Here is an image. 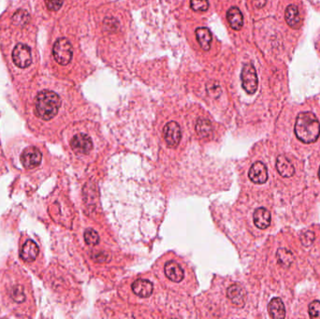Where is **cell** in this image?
I'll return each mask as SVG.
<instances>
[{
	"label": "cell",
	"instance_id": "cell-22",
	"mask_svg": "<svg viewBox=\"0 0 320 319\" xmlns=\"http://www.w3.org/2000/svg\"><path fill=\"white\" fill-rule=\"evenodd\" d=\"M29 20V14L27 10H17L13 16H12V22L16 26H24Z\"/></svg>",
	"mask_w": 320,
	"mask_h": 319
},
{
	"label": "cell",
	"instance_id": "cell-19",
	"mask_svg": "<svg viewBox=\"0 0 320 319\" xmlns=\"http://www.w3.org/2000/svg\"><path fill=\"white\" fill-rule=\"evenodd\" d=\"M196 36L200 47L204 51L210 50L211 43L213 40V36L210 30L207 27H199L196 29Z\"/></svg>",
	"mask_w": 320,
	"mask_h": 319
},
{
	"label": "cell",
	"instance_id": "cell-27",
	"mask_svg": "<svg viewBox=\"0 0 320 319\" xmlns=\"http://www.w3.org/2000/svg\"><path fill=\"white\" fill-rule=\"evenodd\" d=\"M309 316L311 319H320V301L314 300L309 305Z\"/></svg>",
	"mask_w": 320,
	"mask_h": 319
},
{
	"label": "cell",
	"instance_id": "cell-12",
	"mask_svg": "<svg viewBox=\"0 0 320 319\" xmlns=\"http://www.w3.org/2000/svg\"><path fill=\"white\" fill-rule=\"evenodd\" d=\"M164 270H165L166 276L169 279L171 280L172 282L179 283L184 279V276H185L184 269L181 267L179 263H177L173 260H170L165 265Z\"/></svg>",
	"mask_w": 320,
	"mask_h": 319
},
{
	"label": "cell",
	"instance_id": "cell-16",
	"mask_svg": "<svg viewBox=\"0 0 320 319\" xmlns=\"http://www.w3.org/2000/svg\"><path fill=\"white\" fill-rule=\"evenodd\" d=\"M285 18L288 25L293 29H299L301 25V19H300V13L297 6L295 5H290L286 12H285Z\"/></svg>",
	"mask_w": 320,
	"mask_h": 319
},
{
	"label": "cell",
	"instance_id": "cell-32",
	"mask_svg": "<svg viewBox=\"0 0 320 319\" xmlns=\"http://www.w3.org/2000/svg\"><path fill=\"white\" fill-rule=\"evenodd\" d=\"M319 177H320V170H319Z\"/></svg>",
	"mask_w": 320,
	"mask_h": 319
},
{
	"label": "cell",
	"instance_id": "cell-7",
	"mask_svg": "<svg viewBox=\"0 0 320 319\" xmlns=\"http://www.w3.org/2000/svg\"><path fill=\"white\" fill-rule=\"evenodd\" d=\"M163 136L170 147H177L182 139V131L178 123L169 122L163 129Z\"/></svg>",
	"mask_w": 320,
	"mask_h": 319
},
{
	"label": "cell",
	"instance_id": "cell-1",
	"mask_svg": "<svg viewBox=\"0 0 320 319\" xmlns=\"http://www.w3.org/2000/svg\"><path fill=\"white\" fill-rule=\"evenodd\" d=\"M296 137L303 143H313L320 136V121L311 111L300 112L295 124Z\"/></svg>",
	"mask_w": 320,
	"mask_h": 319
},
{
	"label": "cell",
	"instance_id": "cell-25",
	"mask_svg": "<svg viewBox=\"0 0 320 319\" xmlns=\"http://www.w3.org/2000/svg\"><path fill=\"white\" fill-rule=\"evenodd\" d=\"M191 9L195 11H206L209 8L208 0H191Z\"/></svg>",
	"mask_w": 320,
	"mask_h": 319
},
{
	"label": "cell",
	"instance_id": "cell-24",
	"mask_svg": "<svg viewBox=\"0 0 320 319\" xmlns=\"http://www.w3.org/2000/svg\"><path fill=\"white\" fill-rule=\"evenodd\" d=\"M11 298L16 301V302H24L25 299H26V295H25V291H24V289L21 287V286H16L14 287L12 290H11Z\"/></svg>",
	"mask_w": 320,
	"mask_h": 319
},
{
	"label": "cell",
	"instance_id": "cell-31",
	"mask_svg": "<svg viewBox=\"0 0 320 319\" xmlns=\"http://www.w3.org/2000/svg\"><path fill=\"white\" fill-rule=\"evenodd\" d=\"M266 3H267V0H253V5L258 9L264 7Z\"/></svg>",
	"mask_w": 320,
	"mask_h": 319
},
{
	"label": "cell",
	"instance_id": "cell-13",
	"mask_svg": "<svg viewBox=\"0 0 320 319\" xmlns=\"http://www.w3.org/2000/svg\"><path fill=\"white\" fill-rule=\"evenodd\" d=\"M153 284L149 280L138 279L132 284L133 292L140 298H148L153 293Z\"/></svg>",
	"mask_w": 320,
	"mask_h": 319
},
{
	"label": "cell",
	"instance_id": "cell-10",
	"mask_svg": "<svg viewBox=\"0 0 320 319\" xmlns=\"http://www.w3.org/2000/svg\"><path fill=\"white\" fill-rule=\"evenodd\" d=\"M227 296L230 301L238 307H242L246 300V292L239 285L230 286L227 290Z\"/></svg>",
	"mask_w": 320,
	"mask_h": 319
},
{
	"label": "cell",
	"instance_id": "cell-29",
	"mask_svg": "<svg viewBox=\"0 0 320 319\" xmlns=\"http://www.w3.org/2000/svg\"><path fill=\"white\" fill-rule=\"evenodd\" d=\"M65 0H45L46 6L48 10L52 11H56L59 10Z\"/></svg>",
	"mask_w": 320,
	"mask_h": 319
},
{
	"label": "cell",
	"instance_id": "cell-30",
	"mask_svg": "<svg viewBox=\"0 0 320 319\" xmlns=\"http://www.w3.org/2000/svg\"><path fill=\"white\" fill-rule=\"evenodd\" d=\"M108 255H107V253L106 252H97V253H95V254H93L92 255V259L93 260H95V261H97V262H100V263H102V262H106V261H108Z\"/></svg>",
	"mask_w": 320,
	"mask_h": 319
},
{
	"label": "cell",
	"instance_id": "cell-28",
	"mask_svg": "<svg viewBox=\"0 0 320 319\" xmlns=\"http://www.w3.org/2000/svg\"><path fill=\"white\" fill-rule=\"evenodd\" d=\"M300 240L304 246H310L315 240V233L312 231H305L300 235Z\"/></svg>",
	"mask_w": 320,
	"mask_h": 319
},
{
	"label": "cell",
	"instance_id": "cell-20",
	"mask_svg": "<svg viewBox=\"0 0 320 319\" xmlns=\"http://www.w3.org/2000/svg\"><path fill=\"white\" fill-rule=\"evenodd\" d=\"M196 131L201 139H208L213 133L212 123L205 118L198 119L196 124Z\"/></svg>",
	"mask_w": 320,
	"mask_h": 319
},
{
	"label": "cell",
	"instance_id": "cell-8",
	"mask_svg": "<svg viewBox=\"0 0 320 319\" xmlns=\"http://www.w3.org/2000/svg\"><path fill=\"white\" fill-rule=\"evenodd\" d=\"M70 145L76 154L80 155H86L93 149V142L90 137L83 133L75 135L70 141Z\"/></svg>",
	"mask_w": 320,
	"mask_h": 319
},
{
	"label": "cell",
	"instance_id": "cell-6",
	"mask_svg": "<svg viewBox=\"0 0 320 319\" xmlns=\"http://www.w3.org/2000/svg\"><path fill=\"white\" fill-rule=\"evenodd\" d=\"M42 160V154L37 147L30 146L23 151L21 156V162L27 170H33L39 167Z\"/></svg>",
	"mask_w": 320,
	"mask_h": 319
},
{
	"label": "cell",
	"instance_id": "cell-4",
	"mask_svg": "<svg viewBox=\"0 0 320 319\" xmlns=\"http://www.w3.org/2000/svg\"><path fill=\"white\" fill-rule=\"evenodd\" d=\"M242 88L248 94H254L259 86V79L257 71L252 64H245L240 73Z\"/></svg>",
	"mask_w": 320,
	"mask_h": 319
},
{
	"label": "cell",
	"instance_id": "cell-26",
	"mask_svg": "<svg viewBox=\"0 0 320 319\" xmlns=\"http://www.w3.org/2000/svg\"><path fill=\"white\" fill-rule=\"evenodd\" d=\"M207 92L212 98H218L221 95V87L217 81H209L207 83Z\"/></svg>",
	"mask_w": 320,
	"mask_h": 319
},
{
	"label": "cell",
	"instance_id": "cell-11",
	"mask_svg": "<svg viewBox=\"0 0 320 319\" xmlns=\"http://www.w3.org/2000/svg\"><path fill=\"white\" fill-rule=\"evenodd\" d=\"M39 252L38 244L33 239H27L21 249V259L26 262H33L37 259Z\"/></svg>",
	"mask_w": 320,
	"mask_h": 319
},
{
	"label": "cell",
	"instance_id": "cell-21",
	"mask_svg": "<svg viewBox=\"0 0 320 319\" xmlns=\"http://www.w3.org/2000/svg\"><path fill=\"white\" fill-rule=\"evenodd\" d=\"M277 261L283 268H289L294 261V256L292 252L286 248H279L276 253Z\"/></svg>",
	"mask_w": 320,
	"mask_h": 319
},
{
	"label": "cell",
	"instance_id": "cell-3",
	"mask_svg": "<svg viewBox=\"0 0 320 319\" xmlns=\"http://www.w3.org/2000/svg\"><path fill=\"white\" fill-rule=\"evenodd\" d=\"M53 54L55 61L62 66L70 64L73 55V49L70 40L66 38L56 40L53 48Z\"/></svg>",
	"mask_w": 320,
	"mask_h": 319
},
{
	"label": "cell",
	"instance_id": "cell-23",
	"mask_svg": "<svg viewBox=\"0 0 320 319\" xmlns=\"http://www.w3.org/2000/svg\"><path fill=\"white\" fill-rule=\"evenodd\" d=\"M84 240L88 245H97L100 242V236L96 230L88 229L84 232Z\"/></svg>",
	"mask_w": 320,
	"mask_h": 319
},
{
	"label": "cell",
	"instance_id": "cell-5",
	"mask_svg": "<svg viewBox=\"0 0 320 319\" xmlns=\"http://www.w3.org/2000/svg\"><path fill=\"white\" fill-rule=\"evenodd\" d=\"M12 60L18 68L26 69L29 67L32 63V54L29 46L22 43L17 44L12 52Z\"/></svg>",
	"mask_w": 320,
	"mask_h": 319
},
{
	"label": "cell",
	"instance_id": "cell-9",
	"mask_svg": "<svg viewBox=\"0 0 320 319\" xmlns=\"http://www.w3.org/2000/svg\"><path fill=\"white\" fill-rule=\"evenodd\" d=\"M248 176L251 181L255 184L262 185L265 184L268 180V170L265 164L262 162H256L252 165L248 172Z\"/></svg>",
	"mask_w": 320,
	"mask_h": 319
},
{
	"label": "cell",
	"instance_id": "cell-17",
	"mask_svg": "<svg viewBox=\"0 0 320 319\" xmlns=\"http://www.w3.org/2000/svg\"><path fill=\"white\" fill-rule=\"evenodd\" d=\"M268 311L271 319H283L286 317L285 305L280 298L271 299L268 305Z\"/></svg>",
	"mask_w": 320,
	"mask_h": 319
},
{
	"label": "cell",
	"instance_id": "cell-2",
	"mask_svg": "<svg viewBox=\"0 0 320 319\" xmlns=\"http://www.w3.org/2000/svg\"><path fill=\"white\" fill-rule=\"evenodd\" d=\"M61 106L59 96L50 90L40 92L35 100V111L38 117L44 121L53 119Z\"/></svg>",
	"mask_w": 320,
	"mask_h": 319
},
{
	"label": "cell",
	"instance_id": "cell-14",
	"mask_svg": "<svg viewBox=\"0 0 320 319\" xmlns=\"http://www.w3.org/2000/svg\"><path fill=\"white\" fill-rule=\"evenodd\" d=\"M253 219L255 225L260 230H266L270 225V212L263 207H260L255 211Z\"/></svg>",
	"mask_w": 320,
	"mask_h": 319
},
{
	"label": "cell",
	"instance_id": "cell-18",
	"mask_svg": "<svg viewBox=\"0 0 320 319\" xmlns=\"http://www.w3.org/2000/svg\"><path fill=\"white\" fill-rule=\"evenodd\" d=\"M227 18L232 29L240 30L242 27L243 16L237 7H231L230 10H228Z\"/></svg>",
	"mask_w": 320,
	"mask_h": 319
},
{
	"label": "cell",
	"instance_id": "cell-15",
	"mask_svg": "<svg viewBox=\"0 0 320 319\" xmlns=\"http://www.w3.org/2000/svg\"><path fill=\"white\" fill-rule=\"evenodd\" d=\"M276 169L278 170L281 176H283L285 178H290L295 173V169H294L293 164L284 155L278 156V158L276 160Z\"/></svg>",
	"mask_w": 320,
	"mask_h": 319
}]
</instances>
